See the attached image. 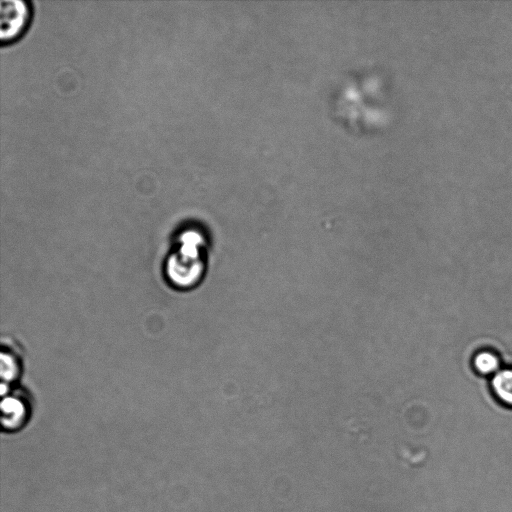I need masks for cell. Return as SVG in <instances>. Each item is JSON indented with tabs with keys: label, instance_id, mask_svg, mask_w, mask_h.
<instances>
[{
	"label": "cell",
	"instance_id": "obj_4",
	"mask_svg": "<svg viewBox=\"0 0 512 512\" xmlns=\"http://www.w3.org/2000/svg\"><path fill=\"white\" fill-rule=\"evenodd\" d=\"M23 371V355L18 345L6 337L1 341V392L13 388Z\"/></svg>",
	"mask_w": 512,
	"mask_h": 512
},
{
	"label": "cell",
	"instance_id": "obj_3",
	"mask_svg": "<svg viewBox=\"0 0 512 512\" xmlns=\"http://www.w3.org/2000/svg\"><path fill=\"white\" fill-rule=\"evenodd\" d=\"M30 18V7L23 0H2L0 8V38L2 42L17 38Z\"/></svg>",
	"mask_w": 512,
	"mask_h": 512
},
{
	"label": "cell",
	"instance_id": "obj_1",
	"mask_svg": "<svg viewBox=\"0 0 512 512\" xmlns=\"http://www.w3.org/2000/svg\"><path fill=\"white\" fill-rule=\"evenodd\" d=\"M178 242V251L171 254L167 262V273L177 286H193L202 279L207 267V239L192 229L184 232Z\"/></svg>",
	"mask_w": 512,
	"mask_h": 512
},
{
	"label": "cell",
	"instance_id": "obj_2",
	"mask_svg": "<svg viewBox=\"0 0 512 512\" xmlns=\"http://www.w3.org/2000/svg\"><path fill=\"white\" fill-rule=\"evenodd\" d=\"M2 396V428L10 433L18 431L27 424L31 417V398L26 391L14 387Z\"/></svg>",
	"mask_w": 512,
	"mask_h": 512
},
{
	"label": "cell",
	"instance_id": "obj_6",
	"mask_svg": "<svg viewBox=\"0 0 512 512\" xmlns=\"http://www.w3.org/2000/svg\"><path fill=\"white\" fill-rule=\"evenodd\" d=\"M473 369L481 376L493 377L502 367L498 354L489 349L475 353L472 359Z\"/></svg>",
	"mask_w": 512,
	"mask_h": 512
},
{
	"label": "cell",
	"instance_id": "obj_5",
	"mask_svg": "<svg viewBox=\"0 0 512 512\" xmlns=\"http://www.w3.org/2000/svg\"><path fill=\"white\" fill-rule=\"evenodd\" d=\"M490 386L498 402L512 408V367L501 368L491 377Z\"/></svg>",
	"mask_w": 512,
	"mask_h": 512
}]
</instances>
